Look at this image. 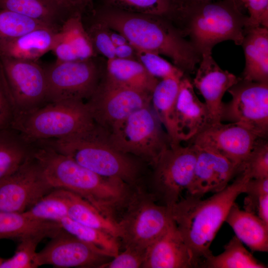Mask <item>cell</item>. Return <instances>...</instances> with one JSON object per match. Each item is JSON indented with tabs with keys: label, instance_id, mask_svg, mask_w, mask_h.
Listing matches in <instances>:
<instances>
[{
	"label": "cell",
	"instance_id": "cell-1",
	"mask_svg": "<svg viewBox=\"0 0 268 268\" xmlns=\"http://www.w3.org/2000/svg\"><path fill=\"white\" fill-rule=\"evenodd\" d=\"M32 154L53 189H62L79 195L103 215L117 222L136 188L99 175L47 144L33 148Z\"/></svg>",
	"mask_w": 268,
	"mask_h": 268
},
{
	"label": "cell",
	"instance_id": "cell-2",
	"mask_svg": "<svg viewBox=\"0 0 268 268\" xmlns=\"http://www.w3.org/2000/svg\"><path fill=\"white\" fill-rule=\"evenodd\" d=\"M249 175L241 171L222 191L204 200L187 195L171 208V215L198 268H203L213 254L212 241L237 197L245 193Z\"/></svg>",
	"mask_w": 268,
	"mask_h": 268
},
{
	"label": "cell",
	"instance_id": "cell-3",
	"mask_svg": "<svg viewBox=\"0 0 268 268\" xmlns=\"http://www.w3.org/2000/svg\"><path fill=\"white\" fill-rule=\"evenodd\" d=\"M168 19L113 9L101 13L98 19L123 35L135 49L164 55L184 72L193 73L201 56Z\"/></svg>",
	"mask_w": 268,
	"mask_h": 268
},
{
	"label": "cell",
	"instance_id": "cell-4",
	"mask_svg": "<svg viewBox=\"0 0 268 268\" xmlns=\"http://www.w3.org/2000/svg\"><path fill=\"white\" fill-rule=\"evenodd\" d=\"M242 8L234 0L194 3L174 7L170 19L179 22L178 29L201 56L224 41L241 45L248 19Z\"/></svg>",
	"mask_w": 268,
	"mask_h": 268
},
{
	"label": "cell",
	"instance_id": "cell-5",
	"mask_svg": "<svg viewBox=\"0 0 268 268\" xmlns=\"http://www.w3.org/2000/svg\"><path fill=\"white\" fill-rule=\"evenodd\" d=\"M47 141L58 152L99 175L139 186L141 169L137 161L112 146L97 125L86 132Z\"/></svg>",
	"mask_w": 268,
	"mask_h": 268
},
{
	"label": "cell",
	"instance_id": "cell-6",
	"mask_svg": "<svg viewBox=\"0 0 268 268\" xmlns=\"http://www.w3.org/2000/svg\"><path fill=\"white\" fill-rule=\"evenodd\" d=\"M96 125L86 103L67 99L49 102L26 113L15 115L10 128L32 143L73 135Z\"/></svg>",
	"mask_w": 268,
	"mask_h": 268
},
{
	"label": "cell",
	"instance_id": "cell-7",
	"mask_svg": "<svg viewBox=\"0 0 268 268\" xmlns=\"http://www.w3.org/2000/svg\"><path fill=\"white\" fill-rule=\"evenodd\" d=\"M173 220L171 208L138 187L117 222L123 248L145 254Z\"/></svg>",
	"mask_w": 268,
	"mask_h": 268
},
{
	"label": "cell",
	"instance_id": "cell-8",
	"mask_svg": "<svg viewBox=\"0 0 268 268\" xmlns=\"http://www.w3.org/2000/svg\"><path fill=\"white\" fill-rule=\"evenodd\" d=\"M105 137L116 149L140 158L152 166L170 146L169 138L151 104L134 112L105 133Z\"/></svg>",
	"mask_w": 268,
	"mask_h": 268
},
{
	"label": "cell",
	"instance_id": "cell-9",
	"mask_svg": "<svg viewBox=\"0 0 268 268\" xmlns=\"http://www.w3.org/2000/svg\"><path fill=\"white\" fill-rule=\"evenodd\" d=\"M197 158L196 147L180 144L167 148L152 166V192L159 203L171 208L189 188Z\"/></svg>",
	"mask_w": 268,
	"mask_h": 268
},
{
	"label": "cell",
	"instance_id": "cell-10",
	"mask_svg": "<svg viewBox=\"0 0 268 268\" xmlns=\"http://www.w3.org/2000/svg\"><path fill=\"white\" fill-rule=\"evenodd\" d=\"M0 69L14 108V116L29 112L47 102L45 71L37 61L0 57Z\"/></svg>",
	"mask_w": 268,
	"mask_h": 268
},
{
	"label": "cell",
	"instance_id": "cell-11",
	"mask_svg": "<svg viewBox=\"0 0 268 268\" xmlns=\"http://www.w3.org/2000/svg\"><path fill=\"white\" fill-rule=\"evenodd\" d=\"M151 94L120 85L107 78L86 103L95 123L106 133L131 114L151 104Z\"/></svg>",
	"mask_w": 268,
	"mask_h": 268
},
{
	"label": "cell",
	"instance_id": "cell-12",
	"mask_svg": "<svg viewBox=\"0 0 268 268\" xmlns=\"http://www.w3.org/2000/svg\"><path fill=\"white\" fill-rule=\"evenodd\" d=\"M231 101L223 103L221 122L226 120L247 129L258 137L268 133V82L241 79L227 91Z\"/></svg>",
	"mask_w": 268,
	"mask_h": 268
},
{
	"label": "cell",
	"instance_id": "cell-13",
	"mask_svg": "<svg viewBox=\"0 0 268 268\" xmlns=\"http://www.w3.org/2000/svg\"><path fill=\"white\" fill-rule=\"evenodd\" d=\"M94 58L67 62L56 60L44 67L47 102L89 99L99 83V70Z\"/></svg>",
	"mask_w": 268,
	"mask_h": 268
},
{
	"label": "cell",
	"instance_id": "cell-14",
	"mask_svg": "<svg viewBox=\"0 0 268 268\" xmlns=\"http://www.w3.org/2000/svg\"><path fill=\"white\" fill-rule=\"evenodd\" d=\"M53 189L32 153L17 169L0 182V210L24 212Z\"/></svg>",
	"mask_w": 268,
	"mask_h": 268
},
{
	"label": "cell",
	"instance_id": "cell-15",
	"mask_svg": "<svg viewBox=\"0 0 268 268\" xmlns=\"http://www.w3.org/2000/svg\"><path fill=\"white\" fill-rule=\"evenodd\" d=\"M37 254V267L99 268L112 258L63 229Z\"/></svg>",
	"mask_w": 268,
	"mask_h": 268
},
{
	"label": "cell",
	"instance_id": "cell-16",
	"mask_svg": "<svg viewBox=\"0 0 268 268\" xmlns=\"http://www.w3.org/2000/svg\"><path fill=\"white\" fill-rule=\"evenodd\" d=\"M260 138L244 127L234 123H214L191 139V144L226 158L240 171L241 167Z\"/></svg>",
	"mask_w": 268,
	"mask_h": 268
},
{
	"label": "cell",
	"instance_id": "cell-17",
	"mask_svg": "<svg viewBox=\"0 0 268 268\" xmlns=\"http://www.w3.org/2000/svg\"><path fill=\"white\" fill-rule=\"evenodd\" d=\"M195 146L197 158L192 181L187 191L188 195L202 198L207 193L220 192L240 172L237 166L223 156Z\"/></svg>",
	"mask_w": 268,
	"mask_h": 268
},
{
	"label": "cell",
	"instance_id": "cell-18",
	"mask_svg": "<svg viewBox=\"0 0 268 268\" xmlns=\"http://www.w3.org/2000/svg\"><path fill=\"white\" fill-rule=\"evenodd\" d=\"M240 79L241 77L222 69L211 54L201 55L192 83L203 96L214 123L221 122L224 94Z\"/></svg>",
	"mask_w": 268,
	"mask_h": 268
},
{
	"label": "cell",
	"instance_id": "cell-19",
	"mask_svg": "<svg viewBox=\"0 0 268 268\" xmlns=\"http://www.w3.org/2000/svg\"><path fill=\"white\" fill-rule=\"evenodd\" d=\"M176 123L181 142L191 140L214 123L206 105L197 96L192 82L185 76L180 82L176 103Z\"/></svg>",
	"mask_w": 268,
	"mask_h": 268
},
{
	"label": "cell",
	"instance_id": "cell-20",
	"mask_svg": "<svg viewBox=\"0 0 268 268\" xmlns=\"http://www.w3.org/2000/svg\"><path fill=\"white\" fill-rule=\"evenodd\" d=\"M141 268H198L173 220L165 231L148 248Z\"/></svg>",
	"mask_w": 268,
	"mask_h": 268
},
{
	"label": "cell",
	"instance_id": "cell-21",
	"mask_svg": "<svg viewBox=\"0 0 268 268\" xmlns=\"http://www.w3.org/2000/svg\"><path fill=\"white\" fill-rule=\"evenodd\" d=\"M51 51L56 60L62 62L95 57L96 52L83 25L80 12L72 13L63 23L56 34Z\"/></svg>",
	"mask_w": 268,
	"mask_h": 268
},
{
	"label": "cell",
	"instance_id": "cell-22",
	"mask_svg": "<svg viewBox=\"0 0 268 268\" xmlns=\"http://www.w3.org/2000/svg\"><path fill=\"white\" fill-rule=\"evenodd\" d=\"M58 30L41 27L13 38L0 41V57L37 61L51 51Z\"/></svg>",
	"mask_w": 268,
	"mask_h": 268
},
{
	"label": "cell",
	"instance_id": "cell-23",
	"mask_svg": "<svg viewBox=\"0 0 268 268\" xmlns=\"http://www.w3.org/2000/svg\"><path fill=\"white\" fill-rule=\"evenodd\" d=\"M241 45L245 66L242 79L268 82V28L258 26L246 29Z\"/></svg>",
	"mask_w": 268,
	"mask_h": 268
},
{
	"label": "cell",
	"instance_id": "cell-24",
	"mask_svg": "<svg viewBox=\"0 0 268 268\" xmlns=\"http://www.w3.org/2000/svg\"><path fill=\"white\" fill-rule=\"evenodd\" d=\"M0 8L10 10L59 30L71 14L58 0H0Z\"/></svg>",
	"mask_w": 268,
	"mask_h": 268
},
{
	"label": "cell",
	"instance_id": "cell-25",
	"mask_svg": "<svg viewBox=\"0 0 268 268\" xmlns=\"http://www.w3.org/2000/svg\"><path fill=\"white\" fill-rule=\"evenodd\" d=\"M225 222L231 227L236 236L252 251H268V224L257 215L241 209L235 202Z\"/></svg>",
	"mask_w": 268,
	"mask_h": 268
},
{
	"label": "cell",
	"instance_id": "cell-26",
	"mask_svg": "<svg viewBox=\"0 0 268 268\" xmlns=\"http://www.w3.org/2000/svg\"><path fill=\"white\" fill-rule=\"evenodd\" d=\"M62 229L61 224L57 222L36 220L23 212L0 210V239L20 241L30 237L52 238Z\"/></svg>",
	"mask_w": 268,
	"mask_h": 268
},
{
	"label": "cell",
	"instance_id": "cell-27",
	"mask_svg": "<svg viewBox=\"0 0 268 268\" xmlns=\"http://www.w3.org/2000/svg\"><path fill=\"white\" fill-rule=\"evenodd\" d=\"M181 79H162L158 82L151 94L152 107L164 127L171 145L181 142L176 123V103Z\"/></svg>",
	"mask_w": 268,
	"mask_h": 268
},
{
	"label": "cell",
	"instance_id": "cell-28",
	"mask_svg": "<svg viewBox=\"0 0 268 268\" xmlns=\"http://www.w3.org/2000/svg\"><path fill=\"white\" fill-rule=\"evenodd\" d=\"M107 72L106 78L110 81L150 94L159 81L135 59L115 58L108 60Z\"/></svg>",
	"mask_w": 268,
	"mask_h": 268
},
{
	"label": "cell",
	"instance_id": "cell-29",
	"mask_svg": "<svg viewBox=\"0 0 268 268\" xmlns=\"http://www.w3.org/2000/svg\"><path fill=\"white\" fill-rule=\"evenodd\" d=\"M64 191L68 202V217L82 225L103 231L119 240L120 230L117 221L103 215L79 195Z\"/></svg>",
	"mask_w": 268,
	"mask_h": 268
},
{
	"label": "cell",
	"instance_id": "cell-30",
	"mask_svg": "<svg viewBox=\"0 0 268 268\" xmlns=\"http://www.w3.org/2000/svg\"><path fill=\"white\" fill-rule=\"evenodd\" d=\"M31 144L10 127L0 131V182L32 154Z\"/></svg>",
	"mask_w": 268,
	"mask_h": 268
},
{
	"label": "cell",
	"instance_id": "cell-31",
	"mask_svg": "<svg viewBox=\"0 0 268 268\" xmlns=\"http://www.w3.org/2000/svg\"><path fill=\"white\" fill-rule=\"evenodd\" d=\"M220 254L211 256L203 268H266L267 267L257 260L243 246L236 236L224 246Z\"/></svg>",
	"mask_w": 268,
	"mask_h": 268
},
{
	"label": "cell",
	"instance_id": "cell-32",
	"mask_svg": "<svg viewBox=\"0 0 268 268\" xmlns=\"http://www.w3.org/2000/svg\"><path fill=\"white\" fill-rule=\"evenodd\" d=\"M59 223L68 233L99 249L111 258L120 252L119 240L109 234L82 225L68 217L61 220Z\"/></svg>",
	"mask_w": 268,
	"mask_h": 268
},
{
	"label": "cell",
	"instance_id": "cell-33",
	"mask_svg": "<svg viewBox=\"0 0 268 268\" xmlns=\"http://www.w3.org/2000/svg\"><path fill=\"white\" fill-rule=\"evenodd\" d=\"M23 212L36 220L59 223L68 217V202L64 190L54 189Z\"/></svg>",
	"mask_w": 268,
	"mask_h": 268
},
{
	"label": "cell",
	"instance_id": "cell-34",
	"mask_svg": "<svg viewBox=\"0 0 268 268\" xmlns=\"http://www.w3.org/2000/svg\"><path fill=\"white\" fill-rule=\"evenodd\" d=\"M108 2L115 9L168 18L173 10L171 0H108Z\"/></svg>",
	"mask_w": 268,
	"mask_h": 268
},
{
	"label": "cell",
	"instance_id": "cell-35",
	"mask_svg": "<svg viewBox=\"0 0 268 268\" xmlns=\"http://www.w3.org/2000/svg\"><path fill=\"white\" fill-rule=\"evenodd\" d=\"M45 26L48 27L16 12L0 8V41Z\"/></svg>",
	"mask_w": 268,
	"mask_h": 268
},
{
	"label": "cell",
	"instance_id": "cell-36",
	"mask_svg": "<svg viewBox=\"0 0 268 268\" xmlns=\"http://www.w3.org/2000/svg\"><path fill=\"white\" fill-rule=\"evenodd\" d=\"M136 57L152 76L161 79L175 78L181 79L184 72L176 66L161 58L159 54L135 49Z\"/></svg>",
	"mask_w": 268,
	"mask_h": 268
},
{
	"label": "cell",
	"instance_id": "cell-37",
	"mask_svg": "<svg viewBox=\"0 0 268 268\" xmlns=\"http://www.w3.org/2000/svg\"><path fill=\"white\" fill-rule=\"evenodd\" d=\"M251 179L268 178V142L266 138H259L241 167L240 172Z\"/></svg>",
	"mask_w": 268,
	"mask_h": 268
},
{
	"label": "cell",
	"instance_id": "cell-38",
	"mask_svg": "<svg viewBox=\"0 0 268 268\" xmlns=\"http://www.w3.org/2000/svg\"><path fill=\"white\" fill-rule=\"evenodd\" d=\"M44 238L30 237L20 241L16 251L10 258L4 260L0 268H35L38 244Z\"/></svg>",
	"mask_w": 268,
	"mask_h": 268
},
{
	"label": "cell",
	"instance_id": "cell-39",
	"mask_svg": "<svg viewBox=\"0 0 268 268\" xmlns=\"http://www.w3.org/2000/svg\"><path fill=\"white\" fill-rule=\"evenodd\" d=\"M110 28L98 20L86 30L95 52H98L108 60L115 58V46L110 35Z\"/></svg>",
	"mask_w": 268,
	"mask_h": 268
},
{
	"label": "cell",
	"instance_id": "cell-40",
	"mask_svg": "<svg viewBox=\"0 0 268 268\" xmlns=\"http://www.w3.org/2000/svg\"><path fill=\"white\" fill-rule=\"evenodd\" d=\"M248 10L247 28L263 26L268 28V0H239Z\"/></svg>",
	"mask_w": 268,
	"mask_h": 268
},
{
	"label": "cell",
	"instance_id": "cell-41",
	"mask_svg": "<svg viewBox=\"0 0 268 268\" xmlns=\"http://www.w3.org/2000/svg\"><path fill=\"white\" fill-rule=\"evenodd\" d=\"M245 193L247 195L244 201L245 210L256 214L260 201L268 195V178L250 179L247 183Z\"/></svg>",
	"mask_w": 268,
	"mask_h": 268
},
{
	"label": "cell",
	"instance_id": "cell-42",
	"mask_svg": "<svg viewBox=\"0 0 268 268\" xmlns=\"http://www.w3.org/2000/svg\"><path fill=\"white\" fill-rule=\"evenodd\" d=\"M145 254L129 248H125L100 268H141Z\"/></svg>",
	"mask_w": 268,
	"mask_h": 268
},
{
	"label": "cell",
	"instance_id": "cell-43",
	"mask_svg": "<svg viewBox=\"0 0 268 268\" xmlns=\"http://www.w3.org/2000/svg\"><path fill=\"white\" fill-rule=\"evenodd\" d=\"M14 116V108L0 69V131L11 127Z\"/></svg>",
	"mask_w": 268,
	"mask_h": 268
},
{
	"label": "cell",
	"instance_id": "cell-44",
	"mask_svg": "<svg viewBox=\"0 0 268 268\" xmlns=\"http://www.w3.org/2000/svg\"><path fill=\"white\" fill-rule=\"evenodd\" d=\"M115 54L116 58L121 59H135L136 57L135 49L129 42L115 47Z\"/></svg>",
	"mask_w": 268,
	"mask_h": 268
},
{
	"label": "cell",
	"instance_id": "cell-45",
	"mask_svg": "<svg viewBox=\"0 0 268 268\" xmlns=\"http://www.w3.org/2000/svg\"><path fill=\"white\" fill-rule=\"evenodd\" d=\"M91 0H64V3L70 9H75V11L80 10L84 7Z\"/></svg>",
	"mask_w": 268,
	"mask_h": 268
},
{
	"label": "cell",
	"instance_id": "cell-46",
	"mask_svg": "<svg viewBox=\"0 0 268 268\" xmlns=\"http://www.w3.org/2000/svg\"><path fill=\"white\" fill-rule=\"evenodd\" d=\"M110 35L111 40L115 47L121 46L128 43L126 38L121 34L110 30Z\"/></svg>",
	"mask_w": 268,
	"mask_h": 268
},
{
	"label": "cell",
	"instance_id": "cell-47",
	"mask_svg": "<svg viewBox=\"0 0 268 268\" xmlns=\"http://www.w3.org/2000/svg\"><path fill=\"white\" fill-rule=\"evenodd\" d=\"M172 0L173 6L174 7H175L177 6H180L189 4L191 3L209 1H211L212 0ZM234 0L237 2L239 4H240L241 5L239 0Z\"/></svg>",
	"mask_w": 268,
	"mask_h": 268
},
{
	"label": "cell",
	"instance_id": "cell-48",
	"mask_svg": "<svg viewBox=\"0 0 268 268\" xmlns=\"http://www.w3.org/2000/svg\"><path fill=\"white\" fill-rule=\"evenodd\" d=\"M4 259H1V258H0V266L3 261Z\"/></svg>",
	"mask_w": 268,
	"mask_h": 268
},
{
	"label": "cell",
	"instance_id": "cell-49",
	"mask_svg": "<svg viewBox=\"0 0 268 268\" xmlns=\"http://www.w3.org/2000/svg\"><path fill=\"white\" fill-rule=\"evenodd\" d=\"M60 2H61V3H63L64 4H65L64 3V0H58ZM68 8V7H67Z\"/></svg>",
	"mask_w": 268,
	"mask_h": 268
}]
</instances>
